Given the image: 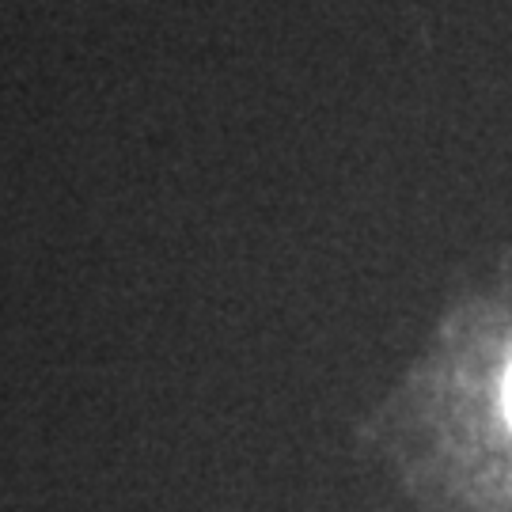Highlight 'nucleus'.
<instances>
[{
    "mask_svg": "<svg viewBox=\"0 0 512 512\" xmlns=\"http://www.w3.org/2000/svg\"><path fill=\"white\" fill-rule=\"evenodd\" d=\"M505 418H509V425H512V368H509V376H505Z\"/></svg>",
    "mask_w": 512,
    "mask_h": 512,
    "instance_id": "nucleus-1",
    "label": "nucleus"
}]
</instances>
